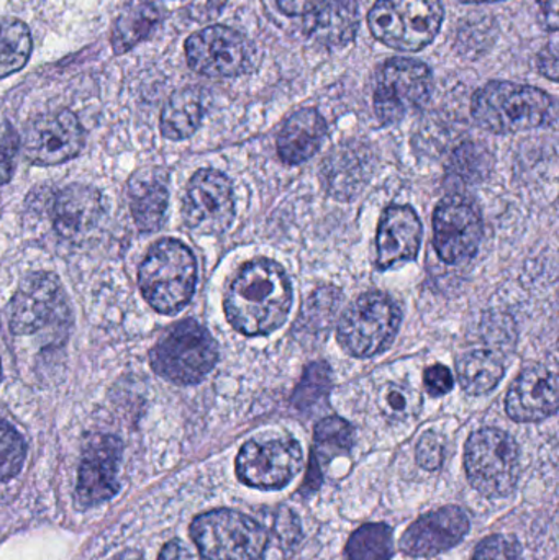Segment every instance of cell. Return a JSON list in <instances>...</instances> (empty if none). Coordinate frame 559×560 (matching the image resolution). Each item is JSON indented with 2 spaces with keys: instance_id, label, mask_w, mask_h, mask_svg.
I'll return each mask as SVG.
<instances>
[{
  "instance_id": "cell-17",
  "label": "cell",
  "mask_w": 559,
  "mask_h": 560,
  "mask_svg": "<svg viewBox=\"0 0 559 560\" xmlns=\"http://www.w3.org/2000/svg\"><path fill=\"white\" fill-rule=\"evenodd\" d=\"M468 532V515L458 506H445L412 523L400 539V549L410 558H433L455 548Z\"/></svg>"
},
{
  "instance_id": "cell-31",
  "label": "cell",
  "mask_w": 559,
  "mask_h": 560,
  "mask_svg": "<svg viewBox=\"0 0 559 560\" xmlns=\"http://www.w3.org/2000/svg\"><path fill=\"white\" fill-rule=\"evenodd\" d=\"M340 303V293L335 289H321L314 292L308 299L302 312L301 322H299V331L318 335L327 331L328 326L334 322L335 312Z\"/></svg>"
},
{
  "instance_id": "cell-38",
  "label": "cell",
  "mask_w": 559,
  "mask_h": 560,
  "mask_svg": "<svg viewBox=\"0 0 559 560\" xmlns=\"http://www.w3.org/2000/svg\"><path fill=\"white\" fill-rule=\"evenodd\" d=\"M423 384H426L427 392L432 397H443V395L452 392L455 378H453L452 371L446 365L435 364L427 369L426 375H423Z\"/></svg>"
},
{
  "instance_id": "cell-4",
  "label": "cell",
  "mask_w": 559,
  "mask_h": 560,
  "mask_svg": "<svg viewBox=\"0 0 559 560\" xmlns=\"http://www.w3.org/2000/svg\"><path fill=\"white\" fill-rule=\"evenodd\" d=\"M445 19L440 0H377L368 26L377 42L397 51H420L439 35Z\"/></svg>"
},
{
  "instance_id": "cell-45",
  "label": "cell",
  "mask_w": 559,
  "mask_h": 560,
  "mask_svg": "<svg viewBox=\"0 0 559 560\" xmlns=\"http://www.w3.org/2000/svg\"><path fill=\"white\" fill-rule=\"evenodd\" d=\"M0 378H2V365H0Z\"/></svg>"
},
{
  "instance_id": "cell-25",
  "label": "cell",
  "mask_w": 559,
  "mask_h": 560,
  "mask_svg": "<svg viewBox=\"0 0 559 560\" xmlns=\"http://www.w3.org/2000/svg\"><path fill=\"white\" fill-rule=\"evenodd\" d=\"M354 430L348 421L338 417L325 418L315 427L314 450L308 464L305 490H317L322 482V469L334 457L347 454L353 447Z\"/></svg>"
},
{
  "instance_id": "cell-5",
  "label": "cell",
  "mask_w": 559,
  "mask_h": 560,
  "mask_svg": "<svg viewBox=\"0 0 559 560\" xmlns=\"http://www.w3.org/2000/svg\"><path fill=\"white\" fill-rule=\"evenodd\" d=\"M190 536L206 560H263L268 533L235 510H213L197 516Z\"/></svg>"
},
{
  "instance_id": "cell-13",
  "label": "cell",
  "mask_w": 559,
  "mask_h": 560,
  "mask_svg": "<svg viewBox=\"0 0 559 560\" xmlns=\"http://www.w3.org/2000/svg\"><path fill=\"white\" fill-rule=\"evenodd\" d=\"M65 316V290L49 272L23 279L9 305V325L15 335H35Z\"/></svg>"
},
{
  "instance_id": "cell-35",
  "label": "cell",
  "mask_w": 559,
  "mask_h": 560,
  "mask_svg": "<svg viewBox=\"0 0 559 560\" xmlns=\"http://www.w3.org/2000/svg\"><path fill=\"white\" fill-rule=\"evenodd\" d=\"M445 440L439 433L429 431L417 444V463L426 470H439L445 460Z\"/></svg>"
},
{
  "instance_id": "cell-16",
  "label": "cell",
  "mask_w": 559,
  "mask_h": 560,
  "mask_svg": "<svg viewBox=\"0 0 559 560\" xmlns=\"http://www.w3.org/2000/svg\"><path fill=\"white\" fill-rule=\"evenodd\" d=\"M121 443L115 436H97L84 451L79 467L75 499L82 509L101 505L120 489L118 467H120Z\"/></svg>"
},
{
  "instance_id": "cell-42",
  "label": "cell",
  "mask_w": 559,
  "mask_h": 560,
  "mask_svg": "<svg viewBox=\"0 0 559 560\" xmlns=\"http://www.w3.org/2000/svg\"><path fill=\"white\" fill-rule=\"evenodd\" d=\"M545 19H547V26L554 32L558 30V0H547L544 5Z\"/></svg>"
},
{
  "instance_id": "cell-24",
  "label": "cell",
  "mask_w": 559,
  "mask_h": 560,
  "mask_svg": "<svg viewBox=\"0 0 559 560\" xmlns=\"http://www.w3.org/2000/svg\"><path fill=\"white\" fill-rule=\"evenodd\" d=\"M163 16L164 5L161 0H128L112 28L115 55H124L150 38Z\"/></svg>"
},
{
  "instance_id": "cell-26",
  "label": "cell",
  "mask_w": 559,
  "mask_h": 560,
  "mask_svg": "<svg viewBox=\"0 0 559 560\" xmlns=\"http://www.w3.org/2000/svg\"><path fill=\"white\" fill-rule=\"evenodd\" d=\"M203 117L202 94L187 88L174 92L161 114V133L167 140H186L196 133Z\"/></svg>"
},
{
  "instance_id": "cell-33",
  "label": "cell",
  "mask_w": 559,
  "mask_h": 560,
  "mask_svg": "<svg viewBox=\"0 0 559 560\" xmlns=\"http://www.w3.org/2000/svg\"><path fill=\"white\" fill-rule=\"evenodd\" d=\"M380 408L389 420L404 421L416 417L422 407L419 392L407 385L387 384L380 394Z\"/></svg>"
},
{
  "instance_id": "cell-37",
  "label": "cell",
  "mask_w": 559,
  "mask_h": 560,
  "mask_svg": "<svg viewBox=\"0 0 559 560\" xmlns=\"http://www.w3.org/2000/svg\"><path fill=\"white\" fill-rule=\"evenodd\" d=\"M19 140L12 128L0 124V186L9 183L13 174V158H15Z\"/></svg>"
},
{
  "instance_id": "cell-1",
  "label": "cell",
  "mask_w": 559,
  "mask_h": 560,
  "mask_svg": "<svg viewBox=\"0 0 559 560\" xmlns=\"http://www.w3.org/2000/svg\"><path fill=\"white\" fill-rule=\"evenodd\" d=\"M292 308V285L271 259L246 262L230 283L225 313L230 325L246 336H263L284 325Z\"/></svg>"
},
{
  "instance_id": "cell-39",
  "label": "cell",
  "mask_w": 559,
  "mask_h": 560,
  "mask_svg": "<svg viewBox=\"0 0 559 560\" xmlns=\"http://www.w3.org/2000/svg\"><path fill=\"white\" fill-rule=\"evenodd\" d=\"M275 2L286 15L298 16L314 12L324 0H275Z\"/></svg>"
},
{
  "instance_id": "cell-43",
  "label": "cell",
  "mask_w": 559,
  "mask_h": 560,
  "mask_svg": "<svg viewBox=\"0 0 559 560\" xmlns=\"http://www.w3.org/2000/svg\"><path fill=\"white\" fill-rule=\"evenodd\" d=\"M114 560H143L137 552H125V555L117 556Z\"/></svg>"
},
{
  "instance_id": "cell-8",
  "label": "cell",
  "mask_w": 559,
  "mask_h": 560,
  "mask_svg": "<svg viewBox=\"0 0 559 560\" xmlns=\"http://www.w3.org/2000/svg\"><path fill=\"white\" fill-rule=\"evenodd\" d=\"M400 319L399 306L386 293H364L341 316L338 342L353 358H371L393 345Z\"/></svg>"
},
{
  "instance_id": "cell-7",
  "label": "cell",
  "mask_w": 559,
  "mask_h": 560,
  "mask_svg": "<svg viewBox=\"0 0 559 560\" xmlns=\"http://www.w3.org/2000/svg\"><path fill=\"white\" fill-rule=\"evenodd\" d=\"M465 466L469 482L482 495H511L521 477L517 443L505 431L482 428L466 443Z\"/></svg>"
},
{
  "instance_id": "cell-14",
  "label": "cell",
  "mask_w": 559,
  "mask_h": 560,
  "mask_svg": "<svg viewBox=\"0 0 559 560\" xmlns=\"http://www.w3.org/2000/svg\"><path fill=\"white\" fill-rule=\"evenodd\" d=\"M482 222L475 203L465 197L442 200L433 215V245L446 265L468 261L478 252Z\"/></svg>"
},
{
  "instance_id": "cell-22",
  "label": "cell",
  "mask_w": 559,
  "mask_h": 560,
  "mask_svg": "<svg viewBox=\"0 0 559 560\" xmlns=\"http://www.w3.org/2000/svg\"><path fill=\"white\" fill-rule=\"evenodd\" d=\"M327 124L315 108H302L288 118L278 137V153L288 164L311 160L324 143Z\"/></svg>"
},
{
  "instance_id": "cell-30",
  "label": "cell",
  "mask_w": 559,
  "mask_h": 560,
  "mask_svg": "<svg viewBox=\"0 0 559 560\" xmlns=\"http://www.w3.org/2000/svg\"><path fill=\"white\" fill-rule=\"evenodd\" d=\"M350 154H335L334 160L328 161L327 167L322 171L327 190H330L335 197L353 196L354 192L364 186L370 173H368L366 164L360 158H351V164H348Z\"/></svg>"
},
{
  "instance_id": "cell-36",
  "label": "cell",
  "mask_w": 559,
  "mask_h": 560,
  "mask_svg": "<svg viewBox=\"0 0 559 560\" xmlns=\"http://www.w3.org/2000/svg\"><path fill=\"white\" fill-rule=\"evenodd\" d=\"M473 560H524L521 546L505 536H491L479 545Z\"/></svg>"
},
{
  "instance_id": "cell-11",
  "label": "cell",
  "mask_w": 559,
  "mask_h": 560,
  "mask_svg": "<svg viewBox=\"0 0 559 560\" xmlns=\"http://www.w3.org/2000/svg\"><path fill=\"white\" fill-rule=\"evenodd\" d=\"M187 229L197 235H222L235 219V197L225 174L202 170L194 174L183 203Z\"/></svg>"
},
{
  "instance_id": "cell-34",
  "label": "cell",
  "mask_w": 559,
  "mask_h": 560,
  "mask_svg": "<svg viewBox=\"0 0 559 560\" xmlns=\"http://www.w3.org/2000/svg\"><path fill=\"white\" fill-rule=\"evenodd\" d=\"M26 446L19 431L0 420V482L12 479L23 467Z\"/></svg>"
},
{
  "instance_id": "cell-20",
  "label": "cell",
  "mask_w": 559,
  "mask_h": 560,
  "mask_svg": "<svg viewBox=\"0 0 559 560\" xmlns=\"http://www.w3.org/2000/svg\"><path fill=\"white\" fill-rule=\"evenodd\" d=\"M49 213L56 235L66 242H81L101 220V196L92 187L72 184L53 196Z\"/></svg>"
},
{
  "instance_id": "cell-18",
  "label": "cell",
  "mask_w": 559,
  "mask_h": 560,
  "mask_svg": "<svg viewBox=\"0 0 559 560\" xmlns=\"http://www.w3.org/2000/svg\"><path fill=\"white\" fill-rule=\"evenodd\" d=\"M422 235V223L412 207L393 206L384 210L377 229V268L386 271L414 261L419 255Z\"/></svg>"
},
{
  "instance_id": "cell-28",
  "label": "cell",
  "mask_w": 559,
  "mask_h": 560,
  "mask_svg": "<svg viewBox=\"0 0 559 560\" xmlns=\"http://www.w3.org/2000/svg\"><path fill=\"white\" fill-rule=\"evenodd\" d=\"M32 48V35L22 20L0 22V79L20 71L28 61Z\"/></svg>"
},
{
  "instance_id": "cell-9",
  "label": "cell",
  "mask_w": 559,
  "mask_h": 560,
  "mask_svg": "<svg viewBox=\"0 0 559 560\" xmlns=\"http://www.w3.org/2000/svg\"><path fill=\"white\" fill-rule=\"evenodd\" d=\"M433 74L429 66L410 58L387 59L374 84V112L391 125L420 110L432 97Z\"/></svg>"
},
{
  "instance_id": "cell-15",
  "label": "cell",
  "mask_w": 559,
  "mask_h": 560,
  "mask_svg": "<svg viewBox=\"0 0 559 560\" xmlns=\"http://www.w3.org/2000/svg\"><path fill=\"white\" fill-rule=\"evenodd\" d=\"M22 143L26 160L38 166H55L81 153L84 130L72 112H51L30 121Z\"/></svg>"
},
{
  "instance_id": "cell-19",
  "label": "cell",
  "mask_w": 559,
  "mask_h": 560,
  "mask_svg": "<svg viewBox=\"0 0 559 560\" xmlns=\"http://www.w3.org/2000/svg\"><path fill=\"white\" fill-rule=\"evenodd\" d=\"M558 410V378L547 368L535 365L519 375L505 398V411L519 423H535Z\"/></svg>"
},
{
  "instance_id": "cell-27",
  "label": "cell",
  "mask_w": 559,
  "mask_h": 560,
  "mask_svg": "<svg viewBox=\"0 0 559 560\" xmlns=\"http://www.w3.org/2000/svg\"><path fill=\"white\" fill-rule=\"evenodd\" d=\"M504 377V362L491 351L476 349L458 361V381L469 395H486Z\"/></svg>"
},
{
  "instance_id": "cell-12",
  "label": "cell",
  "mask_w": 559,
  "mask_h": 560,
  "mask_svg": "<svg viewBox=\"0 0 559 560\" xmlns=\"http://www.w3.org/2000/svg\"><path fill=\"white\" fill-rule=\"evenodd\" d=\"M186 58L194 71L207 78H236L248 69L252 46L230 26H207L187 38Z\"/></svg>"
},
{
  "instance_id": "cell-21",
  "label": "cell",
  "mask_w": 559,
  "mask_h": 560,
  "mask_svg": "<svg viewBox=\"0 0 559 560\" xmlns=\"http://www.w3.org/2000/svg\"><path fill=\"white\" fill-rule=\"evenodd\" d=\"M357 0H324L305 20V32L325 48L350 45L360 28Z\"/></svg>"
},
{
  "instance_id": "cell-32",
  "label": "cell",
  "mask_w": 559,
  "mask_h": 560,
  "mask_svg": "<svg viewBox=\"0 0 559 560\" xmlns=\"http://www.w3.org/2000/svg\"><path fill=\"white\" fill-rule=\"evenodd\" d=\"M331 387L330 368L325 362H315L305 369L301 384L295 388L292 405L299 410H308L327 397Z\"/></svg>"
},
{
  "instance_id": "cell-3",
  "label": "cell",
  "mask_w": 559,
  "mask_h": 560,
  "mask_svg": "<svg viewBox=\"0 0 559 560\" xmlns=\"http://www.w3.org/2000/svg\"><path fill=\"white\" fill-rule=\"evenodd\" d=\"M144 300L156 312L173 315L193 299L197 265L190 249L176 240H161L151 246L138 272Z\"/></svg>"
},
{
  "instance_id": "cell-10",
  "label": "cell",
  "mask_w": 559,
  "mask_h": 560,
  "mask_svg": "<svg viewBox=\"0 0 559 560\" xmlns=\"http://www.w3.org/2000/svg\"><path fill=\"white\" fill-rule=\"evenodd\" d=\"M301 444L291 438L248 441L236 457V474L253 489L279 490L302 470Z\"/></svg>"
},
{
  "instance_id": "cell-29",
  "label": "cell",
  "mask_w": 559,
  "mask_h": 560,
  "mask_svg": "<svg viewBox=\"0 0 559 560\" xmlns=\"http://www.w3.org/2000/svg\"><path fill=\"white\" fill-rule=\"evenodd\" d=\"M393 558V529L384 523H370L348 539L345 560H389Z\"/></svg>"
},
{
  "instance_id": "cell-2",
  "label": "cell",
  "mask_w": 559,
  "mask_h": 560,
  "mask_svg": "<svg viewBox=\"0 0 559 560\" xmlns=\"http://www.w3.org/2000/svg\"><path fill=\"white\" fill-rule=\"evenodd\" d=\"M554 98L532 85L492 81L476 92L471 114L476 124L496 135L519 133L550 124Z\"/></svg>"
},
{
  "instance_id": "cell-41",
  "label": "cell",
  "mask_w": 559,
  "mask_h": 560,
  "mask_svg": "<svg viewBox=\"0 0 559 560\" xmlns=\"http://www.w3.org/2000/svg\"><path fill=\"white\" fill-rule=\"evenodd\" d=\"M538 69H540L541 74L547 75L551 81H557L558 55L555 45L551 49L545 48L544 51H541V55L538 56Z\"/></svg>"
},
{
  "instance_id": "cell-40",
  "label": "cell",
  "mask_w": 559,
  "mask_h": 560,
  "mask_svg": "<svg viewBox=\"0 0 559 560\" xmlns=\"http://www.w3.org/2000/svg\"><path fill=\"white\" fill-rule=\"evenodd\" d=\"M160 560H200L197 558L196 555H194L193 551H190L189 548H187L186 545H184L183 541H177V539H174V541L167 542L166 546H164L163 551H161Z\"/></svg>"
},
{
  "instance_id": "cell-23",
  "label": "cell",
  "mask_w": 559,
  "mask_h": 560,
  "mask_svg": "<svg viewBox=\"0 0 559 560\" xmlns=\"http://www.w3.org/2000/svg\"><path fill=\"white\" fill-rule=\"evenodd\" d=\"M131 213L140 232H156L166 217L167 194L164 177L153 170H143L133 176L128 186Z\"/></svg>"
},
{
  "instance_id": "cell-6",
  "label": "cell",
  "mask_w": 559,
  "mask_h": 560,
  "mask_svg": "<svg viewBox=\"0 0 559 560\" xmlns=\"http://www.w3.org/2000/svg\"><path fill=\"white\" fill-rule=\"evenodd\" d=\"M156 374L179 385L202 381L219 359V348L209 331L194 319L174 326L150 354Z\"/></svg>"
},
{
  "instance_id": "cell-44",
  "label": "cell",
  "mask_w": 559,
  "mask_h": 560,
  "mask_svg": "<svg viewBox=\"0 0 559 560\" xmlns=\"http://www.w3.org/2000/svg\"><path fill=\"white\" fill-rule=\"evenodd\" d=\"M465 3H486V2H501V0H459Z\"/></svg>"
}]
</instances>
